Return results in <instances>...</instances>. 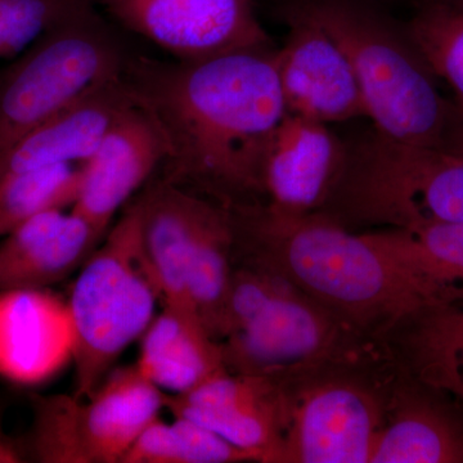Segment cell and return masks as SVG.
Masks as SVG:
<instances>
[{"mask_svg":"<svg viewBox=\"0 0 463 463\" xmlns=\"http://www.w3.org/2000/svg\"><path fill=\"white\" fill-rule=\"evenodd\" d=\"M417 3L405 29L432 74L452 90L463 111V8L444 0Z\"/></svg>","mask_w":463,"mask_h":463,"instance_id":"obj_24","label":"cell"},{"mask_svg":"<svg viewBox=\"0 0 463 463\" xmlns=\"http://www.w3.org/2000/svg\"><path fill=\"white\" fill-rule=\"evenodd\" d=\"M165 407L254 453L259 462L279 463L285 407L272 376L222 371L184 394L165 397Z\"/></svg>","mask_w":463,"mask_h":463,"instance_id":"obj_12","label":"cell"},{"mask_svg":"<svg viewBox=\"0 0 463 463\" xmlns=\"http://www.w3.org/2000/svg\"><path fill=\"white\" fill-rule=\"evenodd\" d=\"M103 237L72 212L33 216L0 241V291L63 281L81 269Z\"/></svg>","mask_w":463,"mask_h":463,"instance_id":"obj_17","label":"cell"},{"mask_svg":"<svg viewBox=\"0 0 463 463\" xmlns=\"http://www.w3.org/2000/svg\"><path fill=\"white\" fill-rule=\"evenodd\" d=\"M345 145L318 214L356 232L463 224V154L397 142L373 128Z\"/></svg>","mask_w":463,"mask_h":463,"instance_id":"obj_5","label":"cell"},{"mask_svg":"<svg viewBox=\"0 0 463 463\" xmlns=\"http://www.w3.org/2000/svg\"><path fill=\"white\" fill-rule=\"evenodd\" d=\"M139 199L143 240L161 304L196 316L188 294V263L194 231L209 199L158 179Z\"/></svg>","mask_w":463,"mask_h":463,"instance_id":"obj_19","label":"cell"},{"mask_svg":"<svg viewBox=\"0 0 463 463\" xmlns=\"http://www.w3.org/2000/svg\"><path fill=\"white\" fill-rule=\"evenodd\" d=\"M94 0H0V60L26 51L33 42Z\"/></svg>","mask_w":463,"mask_h":463,"instance_id":"obj_25","label":"cell"},{"mask_svg":"<svg viewBox=\"0 0 463 463\" xmlns=\"http://www.w3.org/2000/svg\"><path fill=\"white\" fill-rule=\"evenodd\" d=\"M165 407V395L137 364L111 371L90 397L36 399L33 450L41 462L123 463Z\"/></svg>","mask_w":463,"mask_h":463,"instance_id":"obj_9","label":"cell"},{"mask_svg":"<svg viewBox=\"0 0 463 463\" xmlns=\"http://www.w3.org/2000/svg\"><path fill=\"white\" fill-rule=\"evenodd\" d=\"M233 258L291 283L364 339L380 341L430 304L463 298L395 230H347L318 213L288 215L265 203L228 209Z\"/></svg>","mask_w":463,"mask_h":463,"instance_id":"obj_2","label":"cell"},{"mask_svg":"<svg viewBox=\"0 0 463 463\" xmlns=\"http://www.w3.org/2000/svg\"><path fill=\"white\" fill-rule=\"evenodd\" d=\"M345 152V141L327 124L286 112L265 155V205L288 215L321 212L339 178Z\"/></svg>","mask_w":463,"mask_h":463,"instance_id":"obj_14","label":"cell"},{"mask_svg":"<svg viewBox=\"0 0 463 463\" xmlns=\"http://www.w3.org/2000/svg\"><path fill=\"white\" fill-rule=\"evenodd\" d=\"M279 12L321 26L345 51L373 129L407 145L463 154V111L398 23L374 0H286Z\"/></svg>","mask_w":463,"mask_h":463,"instance_id":"obj_3","label":"cell"},{"mask_svg":"<svg viewBox=\"0 0 463 463\" xmlns=\"http://www.w3.org/2000/svg\"><path fill=\"white\" fill-rule=\"evenodd\" d=\"M72 353L67 301L48 288L0 291V376L38 385L72 361Z\"/></svg>","mask_w":463,"mask_h":463,"instance_id":"obj_16","label":"cell"},{"mask_svg":"<svg viewBox=\"0 0 463 463\" xmlns=\"http://www.w3.org/2000/svg\"><path fill=\"white\" fill-rule=\"evenodd\" d=\"M276 51L233 52L196 62L129 54L125 90L165 137L158 181L225 209L264 203L265 155L286 115Z\"/></svg>","mask_w":463,"mask_h":463,"instance_id":"obj_1","label":"cell"},{"mask_svg":"<svg viewBox=\"0 0 463 463\" xmlns=\"http://www.w3.org/2000/svg\"><path fill=\"white\" fill-rule=\"evenodd\" d=\"M444 2L450 3V5H457V7L463 8V0H444Z\"/></svg>","mask_w":463,"mask_h":463,"instance_id":"obj_28","label":"cell"},{"mask_svg":"<svg viewBox=\"0 0 463 463\" xmlns=\"http://www.w3.org/2000/svg\"><path fill=\"white\" fill-rule=\"evenodd\" d=\"M161 292L143 240L142 201L128 207L81 267L67 300L74 330V397L93 394L118 356L141 339Z\"/></svg>","mask_w":463,"mask_h":463,"instance_id":"obj_7","label":"cell"},{"mask_svg":"<svg viewBox=\"0 0 463 463\" xmlns=\"http://www.w3.org/2000/svg\"><path fill=\"white\" fill-rule=\"evenodd\" d=\"M81 166L41 167L0 179V240L24 222L51 210L72 207L78 199Z\"/></svg>","mask_w":463,"mask_h":463,"instance_id":"obj_23","label":"cell"},{"mask_svg":"<svg viewBox=\"0 0 463 463\" xmlns=\"http://www.w3.org/2000/svg\"><path fill=\"white\" fill-rule=\"evenodd\" d=\"M129 54L96 5L43 33L0 74V163L33 128L121 78Z\"/></svg>","mask_w":463,"mask_h":463,"instance_id":"obj_8","label":"cell"},{"mask_svg":"<svg viewBox=\"0 0 463 463\" xmlns=\"http://www.w3.org/2000/svg\"><path fill=\"white\" fill-rule=\"evenodd\" d=\"M118 25L196 62L233 52L272 48L254 0H94Z\"/></svg>","mask_w":463,"mask_h":463,"instance_id":"obj_10","label":"cell"},{"mask_svg":"<svg viewBox=\"0 0 463 463\" xmlns=\"http://www.w3.org/2000/svg\"><path fill=\"white\" fill-rule=\"evenodd\" d=\"M279 14L288 26L276 51L286 112L327 125L367 116L354 67L339 43L307 18Z\"/></svg>","mask_w":463,"mask_h":463,"instance_id":"obj_11","label":"cell"},{"mask_svg":"<svg viewBox=\"0 0 463 463\" xmlns=\"http://www.w3.org/2000/svg\"><path fill=\"white\" fill-rule=\"evenodd\" d=\"M398 365L381 343L272 376L281 388L279 463H371Z\"/></svg>","mask_w":463,"mask_h":463,"instance_id":"obj_4","label":"cell"},{"mask_svg":"<svg viewBox=\"0 0 463 463\" xmlns=\"http://www.w3.org/2000/svg\"><path fill=\"white\" fill-rule=\"evenodd\" d=\"M219 340L227 371L254 376H281L379 343L282 277L246 263L233 268Z\"/></svg>","mask_w":463,"mask_h":463,"instance_id":"obj_6","label":"cell"},{"mask_svg":"<svg viewBox=\"0 0 463 463\" xmlns=\"http://www.w3.org/2000/svg\"><path fill=\"white\" fill-rule=\"evenodd\" d=\"M403 231L432 269L463 292V224H425Z\"/></svg>","mask_w":463,"mask_h":463,"instance_id":"obj_26","label":"cell"},{"mask_svg":"<svg viewBox=\"0 0 463 463\" xmlns=\"http://www.w3.org/2000/svg\"><path fill=\"white\" fill-rule=\"evenodd\" d=\"M371 463H463L462 402L398 367Z\"/></svg>","mask_w":463,"mask_h":463,"instance_id":"obj_15","label":"cell"},{"mask_svg":"<svg viewBox=\"0 0 463 463\" xmlns=\"http://www.w3.org/2000/svg\"><path fill=\"white\" fill-rule=\"evenodd\" d=\"M165 157L160 125L132 99L81 165L80 190L71 212L105 236L118 210L151 181Z\"/></svg>","mask_w":463,"mask_h":463,"instance_id":"obj_13","label":"cell"},{"mask_svg":"<svg viewBox=\"0 0 463 463\" xmlns=\"http://www.w3.org/2000/svg\"><path fill=\"white\" fill-rule=\"evenodd\" d=\"M383 341L402 371L463 403V298L420 307Z\"/></svg>","mask_w":463,"mask_h":463,"instance_id":"obj_20","label":"cell"},{"mask_svg":"<svg viewBox=\"0 0 463 463\" xmlns=\"http://www.w3.org/2000/svg\"><path fill=\"white\" fill-rule=\"evenodd\" d=\"M137 367L161 392L184 394L227 370L221 344L199 317L164 306L141 337Z\"/></svg>","mask_w":463,"mask_h":463,"instance_id":"obj_21","label":"cell"},{"mask_svg":"<svg viewBox=\"0 0 463 463\" xmlns=\"http://www.w3.org/2000/svg\"><path fill=\"white\" fill-rule=\"evenodd\" d=\"M18 457L12 448L0 443V463L17 462Z\"/></svg>","mask_w":463,"mask_h":463,"instance_id":"obj_27","label":"cell"},{"mask_svg":"<svg viewBox=\"0 0 463 463\" xmlns=\"http://www.w3.org/2000/svg\"><path fill=\"white\" fill-rule=\"evenodd\" d=\"M130 103L123 78L91 88L24 136L0 163V179L41 167L85 163Z\"/></svg>","mask_w":463,"mask_h":463,"instance_id":"obj_18","label":"cell"},{"mask_svg":"<svg viewBox=\"0 0 463 463\" xmlns=\"http://www.w3.org/2000/svg\"><path fill=\"white\" fill-rule=\"evenodd\" d=\"M173 422L157 417L127 453L123 463H240L258 457L185 417Z\"/></svg>","mask_w":463,"mask_h":463,"instance_id":"obj_22","label":"cell"}]
</instances>
